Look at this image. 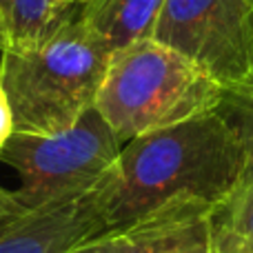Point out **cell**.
Returning a JSON list of instances; mask_svg holds the SVG:
<instances>
[{"instance_id": "cell-17", "label": "cell", "mask_w": 253, "mask_h": 253, "mask_svg": "<svg viewBox=\"0 0 253 253\" xmlns=\"http://www.w3.org/2000/svg\"><path fill=\"white\" fill-rule=\"evenodd\" d=\"M58 7H60V4H58ZM62 11H65V9H62Z\"/></svg>"}, {"instance_id": "cell-10", "label": "cell", "mask_w": 253, "mask_h": 253, "mask_svg": "<svg viewBox=\"0 0 253 253\" xmlns=\"http://www.w3.org/2000/svg\"><path fill=\"white\" fill-rule=\"evenodd\" d=\"M213 238L253 249V180L213 213Z\"/></svg>"}, {"instance_id": "cell-9", "label": "cell", "mask_w": 253, "mask_h": 253, "mask_svg": "<svg viewBox=\"0 0 253 253\" xmlns=\"http://www.w3.org/2000/svg\"><path fill=\"white\" fill-rule=\"evenodd\" d=\"M67 11L58 0H0V53L38 47Z\"/></svg>"}, {"instance_id": "cell-7", "label": "cell", "mask_w": 253, "mask_h": 253, "mask_svg": "<svg viewBox=\"0 0 253 253\" xmlns=\"http://www.w3.org/2000/svg\"><path fill=\"white\" fill-rule=\"evenodd\" d=\"M213 213L209 207H173L123 231L131 253H213Z\"/></svg>"}, {"instance_id": "cell-5", "label": "cell", "mask_w": 253, "mask_h": 253, "mask_svg": "<svg viewBox=\"0 0 253 253\" xmlns=\"http://www.w3.org/2000/svg\"><path fill=\"white\" fill-rule=\"evenodd\" d=\"M151 38L200 67L224 100L253 98V0H165Z\"/></svg>"}, {"instance_id": "cell-11", "label": "cell", "mask_w": 253, "mask_h": 253, "mask_svg": "<svg viewBox=\"0 0 253 253\" xmlns=\"http://www.w3.org/2000/svg\"><path fill=\"white\" fill-rule=\"evenodd\" d=\"M220 111L229 118V123L233 125V129L238 131L242 144H245L247 160H249V182H251L253 180V98H249V100H224Z\"/></svg>"}, {"instance_id": "cell-3", "label": "cell", "mask_w": 253, "mask_h": 253, "mask_svg": "<svg viewBox=\"0 0 253 253\" xmlns=\"http://www.w3.org/2000/svg\"><path fill=\"white\" fill-rule=\"evenodd\" d=\"M224 89L200 67L153 38L114 53L96 109L120 142L215 114Z\"/></svg>"}, {"instance_id": "cell-2", "label": "cell", "mask_w": 253, "mask_h": 253, "mask_svg": "<svg viewBox=\"0 0 253 253\" xmlns=\"http://www.w3.org/2000/svg\"><path fill=\"white\" fill-rule=\"evenodd\" d=\"M109 60L111 53L83 25L78 7L38 47L0 53V87L13 131L56 133L76 125L96 105Z\"/></svg>"}, {"instance_id": "cell-12", "label": "cell", "mask_w": 253, "mask_h": 253, "mask_svg": "<svg viewBox=\"0 0 253 253\" xmlns=\"http://www.w3.org/2000/svg\"><path fill=\"white\" fill-rule=\"evenodd\" d=\"M65 253H131V238L126 231H102L74 245Z\"/></svg>"}, {"instance_id": "cell-4", "label": "cell", "mask_w": 253, "mask_h": 253, "mask_svg": "<svg viewBox=\"0 0 253 253\" xmlns=\"http://www.w3.org/2000/svg\"><path fill=\"white\" fill-rule=\"evenodd\" d=\"M123 142L96 107L56 133L13 131L0 151V165L18 178L11 191L25 213L89 196L116 162Z\"/></svg>"}, {"instance_id": "cell-15", "label": "cell", "mask_w": 253, "mask_h": 253, "mask_svg": "<svg viewBox=\"0 0 253 253\" xmlns=\"http://www.w3.org/2000/svg\"><path fill=\"white\" fill-rule=\"evenodd\" d=\"M213 253H253V249L240 247V245H236V242H227V240L213 238Z\"/></svg>"}, {"instance_id": "cell-1", "label": "cell", "mask_w": 253, "mask_h": 253, "mask_svg": "<svg viewBox=\"0 0 253 253\" xmlns=\"http://www.w3.org/2000/svg\"><path fill=\"white\" fill-rule=\"evenodd\" d=\"M249 182V160L222 111L138 135L91 191L105 231H123L173 207L218 211Z\"/></svg>"}, {"instance_id": "cell-6", "label": "cell", "mask_w": 253, "mask_h": 253, "mask_svg": "<svg viewBox=\"0 0 253 253\" xmlns=\"http://www.w3.org/2000/svg\"><path fill=\"white\" fill-rule=\"evenodd\" d=\"M102 231L89 193L49 209L4 215L0 220V253H65Z\"/></svg>"}, {"instance_id": "cell-13", "label": "cell", "mask_w": 253, "mask_h": 253, "mask_svg": "<svg viewBox=\"0 0 253 253\" xmlns=\"http://www.w3.org/2000/svg\"><path fill=\"white\" fill-rule=\"evenodd\" d=\"M11 133H13V116L11 109H9L7 96H4L2 87H0V151L7 144V140L11 138Z\"/></svg>"}, {"instance_id": "cell-8", "label": "cell", "mask_w": 253, "mask_h": 253, "mask_svg": "<svg viewBox=\"0 0 253 253\" xmlns=\"http://www.w3.org/2000/svg\"><path fill=\"white\" fill-rule=\"evenodd\" d=\"M165 0H84L78 16L89 34L114 56L153 36Z\"/></svg>"}, {"instance_id": "cell-14", "label": "cell", "mask_w": 253, "mask_h": 253, "mask_svg": "<svg viewBox=\"0 0 253 253\" xmlns=\"http://www.w3.org/2000/svg\"><path fill=\"white\" fill-rule=\"evenodd\" d=\"M16 211H20V209H18L16 202H13L11 191H7V189L0 187V220L9 213H16ZM22 213H25V211H22Z\"/></svg>"}, {"instance_id": "cell-16", "label": "cell", "mask_w": 253, "mask_h": 253, "mask_svg": "<svg viewBox=\"0 0 253 253\" xmlns=\"http://www.w3.org/2000/svg\"><path fill=\"white\" fill-rule=\"evenodd\" d=\"M84 0H58V4H60V9H71V7H80Z\"/></svg>"}]
</instances>
